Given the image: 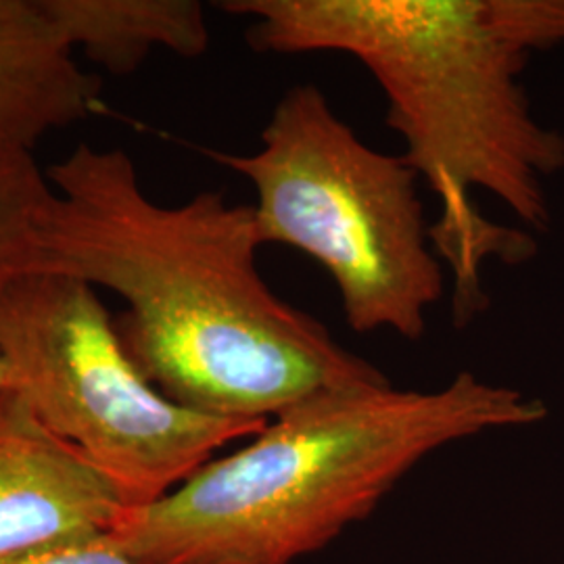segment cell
I'll use <instances>...</instances> for the list:
<instances>
[{"mask_svg": "<svg viewBox=\"0 0 564 564\" xmlns=\"http://www.w3.org/2000/svg\"><path fill=\"white\" fill-rule=\"evenodd\" d=\"M41 268L118 293L116 328L141 370L186 410L268 423L326 391L389 383L263 281L253 205L203 191L162 205L121 149L80 142L51 165Z\"/></svg>", "mask_w": 564, "mask_h": 564, "instance_id": "1", "label": "cell"}, {"mask_svg": "<svg viewBox=\"0 0 564 564\" xmlns=\"http://www.w3.org/2000/svg\"><path fill=\"white\" fill-rule=\"evenodd\" d=\"M260 53H341L379 84L405 163L440 202L458 323L485 310V263L535 258L564 134L535 120L521 76L564 44V0H224Z\"/></svg>", "mask_w": 564, "mask_h": 564, "instance_id": "2", "label": "cell"}, {"mask_svg": "<svg viewBox=\"0 0 564 564\" xmlns=\"http://www.w3.org/2000/svg\"><path fill=\"white\" fill-rule=\"evenodd\" d=\"M545 416L542 400L473 372L433 391H326L162 500L128 508L105 542L141 564H293L370 517L437 449Z\"/></svg>", "mask_w": 564, "mask_h": 564, "instance_id": "3", "label": "cell"}, {"mask_svg": "<svg viewBox=\"0 0 564 564\" xmlns=\"http://www.w3.org/2000/svg\"><path fill=\"white\" fill-rule=\"evenodd\" d=\"M251 182L263 245L291 247L335 282L356 333L423 339L444 300L445 263L426 223L416 172L372 149L314 84L289 88L247 155L205 151Z\"/></svg>", "mask_w": 564, "mask_h": 564, "instance_id": "4", "label": "cell"}, {"mask_svg": "<svg viewBox=\"0 0 564 564\" xmlns=\"http://www.w3.org/2000/svg\"><path fill=\"white\" fill-rule=\"evenodd\" d=\"M0 354L34 416L126 508L162 500L224 445L265 426L170 402L128 356L97 289L74 276L30 272L0 289Z\"/></svg>", "mask_w": 564, "mask_h": 564, "instance_id": "5", "label": "cell"}, {"mask_svg": "<svg viewBox=\"0 0 564 564\" xmlns=\"http://www.w3.org/2000/svg\"><path fill=\"white\" fill-rule=\"evenodd\" d=\"M128 508L20 393L0 389V558L105 540Z\"/></svg>", "mask_w": 564, "mask_h": 564, "instance_id": "6", "label": "cell"}, {"mask_svg": "<svg viewBox=\"0 0 564 564\" xmlns=\"http://www.w3.org/2000/svg\"><path fill=\"white\" fill-rule=\"evenodd\" d=\"M97 107V82L82 74L41 2L0 0V147L32 151Z\"/></svg>", "mask_w": 564, "mask_h": 564, "instance_id": "7", "label": "cell"}, {"mask_svg": "<svg viewBox=\"0 0 564 564\" xmlns=\"http://www.w3.org/2000/svg\"><path fill=\"white\" fill-rule=\"evenodd\" d=\"M61 39L116 76H128L162 48L197 59L209 28L197 0H39Z\"/></svg>", "mask_w": 564, "mask_h": 564, "instance_id": "8", "label": "cell"}, {"mask_svg": "<svg viewBox=\"0 0 564 564\" xmlns=\"http://www.w3.org/2000/svg\"><path fill=\"white\" fill-rule=\"evenodd\" d=\"M53 197L32 151L0 147V289L39 272L42 218Z\"/></svg>", "mask_w": 564, "mask_h": 564, "instance_id": "9", "label": "cell"}, {"mask_svg": "<svg viewBox=\"0 0 564 564\" xmlns=\"http://www.w3.org/2000/svg\"><path fill=\"white\" fill-rule=\"evenodd\" d=\"M0 564H141L113 545L101 542H88V544L61 545L53 550L30 552L11 558H0Z\"/></svg>", "mask_w": 564, "mask_h": 564, "instance_id": "10", "label": "cell"}, {"mask_svg": "<svg viewBox=\"0 0 564 564\" xmlns=\"http://www.w3.org/2000/svg\"><path fill=\"white\" fill-rule=\"evenodd\" d=\"M9 387H11V375H9L7 362H4V358L0 354V389H9Z\"/></svg>", "mask_w": 564, "mask_h": 564, "instance_id": "11", "label": "cell"}]
</instances>
